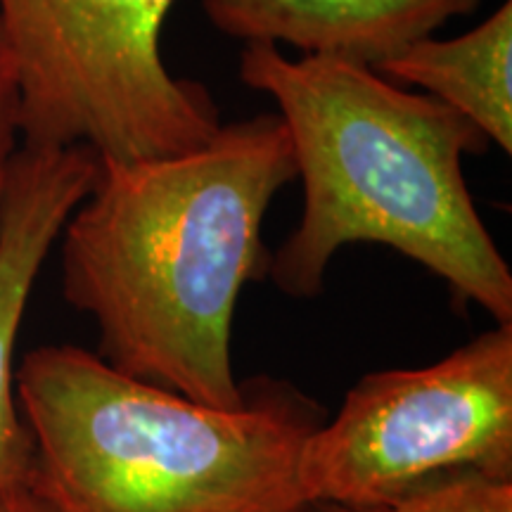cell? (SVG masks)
Instances as JSON below:
<instances>
[{
	"label": "cell",
	"mask_w": 512,
	"mask_h": 512,
	"mask_svg": "<svg viewBox=\"0 0 512 512\" xmlns=\"http://www.w3.org/2000/svg\"><path fill=\"white\" fill-rule=\"evenodd\" d=\"M297 178L278 114L219 126L188 152L107 162L60 235L62 294L93 318L107 366L216 408H240L233 318L268 275L264 219Z\"/></svg>",
	"instance_id": "6da1fadb"
},
{
	"label": "cell",
	"mask_w": 512,
	"mask_h": 512,
	"mask_svg": "<svg viewBox=\"0 0 512 512\" xmlns=\"http://www.w3.org/2000/svg\"><path fill=\"white\" fill-rule=\"evenodd\" d=\"M238 74L278 105L304 185L299 226L268 264L280 292L316 297L339 249L370 242L439 275L496 325L512 323V273L463 174V157L491 145L470 119L344 57L292 60L249 43Z\"/></svg>",
	"instance_id": "7a4b0ae2"
},
{
	"label": "cell",
	"mask_w": 512,
	"mask_h": 512,
	"mask_svg": "<svg viewBox=\"0 0 512 512\" xmlns=\"http://www.w3.org/2000/svg\"><path fill=\"white\" fill-rule=\"evenodd\" d=\"M34 444L29 484L55 512H297L299 460L323 422L283 382L240 408L128 377L93 351L46 344L15 373Z\"/></svg>",
	"instance_id": "3957f363"
},
{
	"label": "cell",
	"mask_w": 512,
	"mask_h": 512,
	"mask_svg": "<svg viewBox=\"0 0 512 512\" xmlns=\"http://www.w3.org/2000/svg\"><path fill=\"white\" fill-rule=\"evenodd\" d=\"M178 0H0L27 147L86 145L107 162L188 152L221 126L209 88L171 74Z\"/></svg>",
	"instance_id": "277c9868"
},
{
	"label": "cell",
	"mask_w": 512,
	"mask_h": 512,
	"mask_svg": "<svg viewBox=\"0 0 512 512\" xmlns=\"http://www.w3.org/2000/svg\"><path fill=\"white\" fill-rule=\"evenodd\" d=\"M448 472L512 479V323L439 363L366 375L299 460L304 503L380 505Z\"/></svg>",
	"instance_id": "5b68a950"
},
{
	"label": "cell",
	"mask_w": 512,
	"mask_h": 512,
	"mask_svg": "<svg viewBox=\"0 0 512 512\" xmlns=\"http://www.w3.org/2000/svg\"><path fill=\"white\" fill-rule=\"evenodd\" d=\"M100 171L91 147H27L0 195V491L29 482L34 444L15 389V347L36 278Z\"/></svg>",
	"instance_id": "8992f818"
},
{
	"label": "cell",
	"mask_w": 512,
	"mask_h": 512,
	"mask_svg": "<svg viewBox=\"0 0 512 512\" xmlns=\"http://www.w3.org/2000/svg\"><path fill=\"white\" fill-rule=\"evenodd\" d=\"M484 0H202L221 34L245 43L292 46L302 55H332L375 67L434 36Z\"/></svg>",
	"instance_id": "52a82bcc"
},
{
	"label": "cell",
	"mask_w": 512,
	"mask_h": 512,
	"mask_svg": "<svg viewBox=\"0 0 512 512\" xmlns=\"http://www.w3.org/2000/svg\"><path fill=\"white\" fill-rule=\"evenodd\" d=\"M373 69L422 88L470 119L505 155L512 152V0L465 34L418 38Z\"/></svg>",
	"instance_id": "ba28073f"
},
{
	"label": "cell",
	"mask_w": 512,
	"mask_h": 512,
	"mask_svg": "<svg viewBox=\"0 0 512 512\" xmlns=\"http://www.w3.org/2000/svg\"><path fill=\"white\" fill-rule=\"evenodd\" d=\"M297 512H512V479L448 472L380 505L306 503Z\"/></svg>",
	"instance_id": "9c48e42d"
},
{
	"label": "cell",
	"mask_w": 512,
	"mask_h": 512,
	"mask_svg": "<svg viewBox=\"0 0 512 512\" xmlns=\"http://www.w3.org/2000/svg\"><path fill=\"white\" fill-rule=\"evenodd\" d=\"M19 136V83L17 64L12 55L8 31L0 17V195L8 176V166L15 157Z\"/></svg>",
	"instance_id": "30bf717a"
},
{
	"label": "cell",
	"mask_w": 512,
	"mask_h": 512,
	"mask_svg": "<svg viewBox=\"0 0 512 512\" xmlns=\"http://www.w3.org/2000/svg\"><path fill=\"white\" fill-rule=\"evenodd\" d=\"M0 512H55L29 482L0 491Z\"/></svg>",
	"instance_id": "8fae6325"
}]
</instances>
